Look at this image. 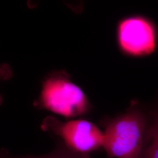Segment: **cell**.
I'll return each mask as SVG.
<instances>
[{
    "label": "cell",
    "instance_id": "cell-2",
    "mask_svg": "<svg viewBox=\"0 0 158 158\" xmlns=\"http://www.w3.org/2000/svg\"><path fill=\"white\" fill-rule=\"evenodd\" d=\"M40 106L66 118L85 115L91 105L84 92L63 75H53L44 81Z\"/></svg>",
    "mask_w": 158,
    "mask_h": 158
},
{
    "label": "cell",
    "instance_id": "cell-4",
    "mask_svg": "<svg viewBox=\"0 0 158 158\" xmlns=\"http://www.w3.org/2000/svg\"><path fill=\"white\" fill-rule=\"evenodd\" d=\"M117 40L121 52L128 56L141 57L156 49L158 33L152 21L134 15L121 19L117 28Z\"/></svg>",
    "mask_w": 158,
    "mask_h": 158
},
{
    "label": "cell",
    "instance_id": "cell-6",
    "mask_svg": "<svg viewBox=\"0 0 158 158\" xmlns=\"http://www.w3.org/2000/svg\"><path fill=\"white\" fill-rule=\"evenodd\" d=\"M0 158H90L89 155H83L69 149L63 144H60L53 151L40 156L27 155L22 156H11L5 149L0 152Z\"/></svg>",
    "mask_w": 158,
    "mask_h": 158
},
{
    "label": "cell",
    "instance_id": "cell-5",
    "mask_svg": "<svg viewBox=\"0 0 158 158\" xmlns=\"http://www.w3.org/2000/svg\"><path fill=\"white\" fill-rule=\"evenodd\" d=\"M139 158H158V107L154 110L151 123L147 128Z\"/></svg>",
    "mask_w": 158,
    "mask_h": 158
},
{
    "label": "cell",
    "instance_id": "cell-3",
    "mask_svg": "<svg viewBox=\"0 0 158 158\" xmlns=\"http://www.w3.org/2000/svg\"><path fill=\"white\" fill-rule=\"evenodd\" d=\"M41 128L60 137L65 147L81 155H89L102 147L103 132L94 124L85 119L61 122L48 117L44 120Z\"/></svg>",
    "mask_w": 158,
    "mask_h": 158
},
{
    "label": "cell",
    "instance_id": "cell-1",
    "mask_svg": "<svg viewBox=\"0 0 158 158\" xmlns=\"http://www.w3.org/2000/svg\"><path fill=\"white\" fill-rule=\"evenodd\" d=\"M144 113L134 106L108 121L102 148L108 158H139L147 132Z\"/></svg>",
    "mask_w": 158,
    "mask_h": 158
},
{
    "label": "cell",
    "instance_id": "cell-7",
    "mask_svg": "<svg viewBox=\"0 0 158 158\" xmlns=\"http://www.w3.org/2000/svg\"><path fill=\"white\" fill-rule=\"evenodd\" d=\"M12 76V70L8 63L0 64V81L11 79Z\"/></svg>",
    "mask_w": 158,
    "mask_h": 158
}]
</instances>
